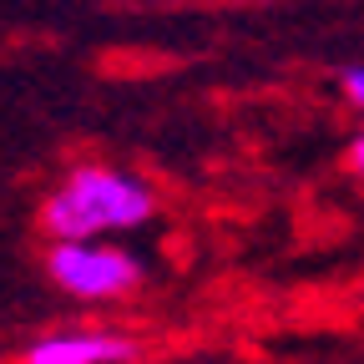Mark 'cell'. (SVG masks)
Segmentation results:
<instances>
[{
	"label": "cell",
	"mask_w": 364,
	"mask_h": 364,
	"mask_svg": "<svg viewBox=\"0 0 364 364\" xmlns=\"http://www.w3.org/2000/svg\"><path fill=\"white\" fill-rule=\"evenodd\" d=\"M152 218V188L117 167H76L46 198V233L56 243H86L97 233H127Z\"/></svg>",
	"instance_id": "1"
},
{
	"label": "cell",
	"mask_w": 364,
	"mask_h": 364,
	"mask_svg": "<svg viewBox=\"0 0 364 364\" xmlns=\"http://www.w3.org/2000/svg\"><path fill=\"white\" fill-rule=\"evenodd\" d=\"M46 268L76 299H117L147 279L142 258H132L127 248H97V243H56Z\"/></svg>",
	"instance_id": "2"
},
{
	"label": "cell",
	"mask_w": 364,
	"mask_h": 364,
	"mask_svg": "<svg viewBox=\"0 0 364 364\" xmlns=\"http://www.w3.org/2000/svg\"><path fill=\"white\" fill-rule=\"evenodd\" d=\"M136 344L117 334H46L26 349V364H122Z\"/></svg>",
	"instance_id": "3"
},
{
	"label": "cell",
	"mask_w": 364,
	"mask_h": 364,
	"mask_svg": "<svg viewBox=\"0 0 364 364\" xmlns=\"http://www.w3.org/2000/svg\"><path fill=\"white\" fill-rule=\"evenodd\" d=\"M344 91L364 107V71H359V66H349V71H344Z\"/></svg>",
	"instance_id": "4"
},
{
	"label": "cell",
	"mask_w": 364,
	"mask_h": 364,
	"mask_svg": "<svg viewBox=\"0 0 364 364\" xmlns=\"http://www.w3.org/2000/svg\"><path fill=\"white\" fill-rule=\"evenodd\" d=\"M349 162H354V167H359V172H364V136H359V142H354V147H349Z\"/></svg>",
	"instance_id": "5"
}]
</instances>
